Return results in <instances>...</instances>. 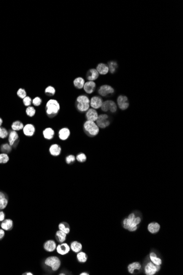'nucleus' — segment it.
Listing matches in <instances>:
<instances>
[{
	"label": "nucleus",
	"mask_w": 183,
	"mask_h": 275,
	"mask_svg": "<svg viewBox=\"0 0 183 275\" xmlns=\"http://www.w3.org/2000/svg\"><path fill=\"white\" fill-rule=\"evenodd\" d=\"M142 218L135 213H132L122 221V226L129 232H135L137 230L138 225L141 223Z\"/></svg>",
	"instance_id": "obj_1"
},
{
	"label": "nucleus",
	"mask_w": 183,
	"mask_h": 275,
	"mask_svg": "<svg viewBox=\"0 0 183 275\" xmlns=\"http://www.w3.org/2000/svg\"><path fill=\"white\" fill-rule=\"evenodd\" d=\"M60 105L57 100H49L46 103V114L49 118H54L59 113Z\"/></svg>",
	"instance_id": "obj_2"
},
{
	"label": "nucleus",
	"mask_w": 183,
	"mask_h": 275,
	"mask_svg": "<svg viewBox=\"0 0 183 275\" xmlns=\"http://www.w3.org/2000/svg\"><path fill=\"white\" fill-rule=\"evenodd\" d=\"M84 131L89 137H94L98 135L99 128L95 122L87 120L84 125Z\"/></svg>",
	"instance_id": "obj_3"
},
{
	"label": "nucleus",
	"mask_w": 183,
	"mask_h": 275,
	"mask_svg": "<svg viewBox=\"0 0 183 275\" xmlns=\"http://www.w3.org/2000/svg\"><path fill=\"white\" fill-rule=\"evenodd\" d=\"M90 100L88 97L84 95H81L77 97L76 100V106L77 110L81 112H87L89 109Z\"/></svg>",
	"instance_id": "obj_4"
},
{
	"label": "nucleus",
	"mask_w": 183,
	"mask_h": 275,
	"mask_svg": "<svg viewBox=\"0 0 183 275\" xmlns=\"http://www.w3.org/2000/svg\"><path fill=\"white\" fill-rule=\"evenodd\" d=\"M45 264L46 266L51 267L52 271H56L59 269L62 262L58 256H51L45 259Z\"/></svg>",
	"instance_id": "obj_5"
},
{
	"label": "nucleus",
	"mask_w": 183,
	"mask_h": 275,
	"mask_svg": "<svg viewBox=\"0 0 183 275\" xmlns=\"http://www.w3.org/2000/svg\"><path fill=\"white\" fill-rule=\"evenodd\" d=\"M161 269V266L156 265L152 262H148L144 267V272L146 275H154L158 273Z\"/></svg>",
	"instance_id": "obj_6"
},
{
	"label": "nucleus",
	"mask_w": 183,
	"mask_h": 275,
	"mask_svg": "<svg viewBox=\"0 0 183 275\" xmlns=\"http://www.w3.org/2000/svg\"><path fill=\"white\" fill-rule=\"evenodd\" d=\"M96 122L97 125L102 129H104L110 125L109 116L106 114H101L98 116Z\"/></svg>",
	"instance_id": "obj_7"
},
{
	"label": "nucleus",
	"mask_w": 183,
	"mask_h": 275,
	"mask_svg": "<svg viewBox=\"0 0 183 275\" xmlns=\"http://www.w3.org/2000/svg\"><path fill=\"white\" fill-rule=\"evenodd\" d=\"M102 109L104 112L110 111L112 113H115L117 111V105L116 103L113 101H106L102 103V105L101 107Z\"/></svg>",
	"instance_id": "obj_8"
},
{
	"label": "nucleus",
	"mask_w": 183,
	"mask_h": 275,
	"mask_svg": "<svg viewBox=\"0 0 183 275\" xmlns=\"http://www.w3.org/2000/svg\"><path fill=\"white\" fill-rule=\"evenodd\" d=\"M127 269L128 273L131 274H137L142 269V265L139 262H133L128 265Z\"/></svg>",
	"instance_id": "obj_9"
},
{
	"label": "nucleus",
	"mask_w": 183,
	"mask_h": 275,
	"mask_svg": "<svg viewBox=\"0 0 183 275\" xmlns=\"http://www.w3.org/2000/svg\"><path fill=\"white\" fill-rule=\"evenodd\" d=\"M56 251L58 253L61 255H65L69 253L70 251V245L67 243H60L59 244L57 245Z\"/></svg>",
	"instance_id": "obj_10"
},
{
	"label": "nucleus",
	"mask_w": 183,
	"mask_h": 275,
	"mask_svg": "<svg viewBox=\"0 0 183 275\" xmlns=\"http://www.w3.org/2000/svg\"><path fill=\"white\" fill-rule=\"evenodd\" d=\"M117 105L122 110H126L129 107V102L126 96L121 95L117 98Z\"/></svg>",
	"instance_id": "obj_11"
},
{
	"label": "nucleus",
	"mask_w": 183,
	"mask_h": 275,
	"mask_svg": "<svg viewBox=\"0 0 183 275\" xmlns=\"http://www.w3.org/2000/svg\"><path fill=\"white\" fill-rule=\"evenodd\" d=\"M18 139H19V135L17 134L16 131L11 130L9 133L8 135V142L9 145L11 146H14L15 144L18 143Z\"/></svg>",
	"instance_id": "obj_12"
},
{
	"label": "nucleus",
	"mask_w": 183,
	"mask_h": 275,
	"mask_svg": "<svg viewBox=\"0 0 183 275\" xmlns=\"http://www.w3.org/2000/svg\"><path fill=\"white\" fill-rule=\"evenodd\" d=\"M98 92L102 96H106L109 94H113L114 92V89L109 85H104L100 87L99 89L98 90Z\"/></svg>",
	"instance_id": "obj_13"
},
{
	"label": "nucleus",
	"mask_w": 183,
	"mask_h": 275,
	"mask_svg": "<svg viewBox=\"0 0 183 275\" xmlns=\"http://www.w3.org/2000/svg\"><path fill=\"white\" fill-rule=\"evenodd\" d=\"M57 248V243L54 240H47L43 244V248L47 252H53Z\"/></svg>",
	"instance_id": "obj_14"
},
{
	"label": "nucleus",
	"mask_w": 183,
	"mask_h": 275,
	"mask_svg": "<svg viewBox=\"0 0 183 275\" xmlns=\"http://www.w3.org/2000/svg\"><path fill=\"white\" fill-rule=\"evenodd\" d=\"M86 117L87 120L95 122H96V120L98 119V114L97 111H95L94 109L91 108V109H89L88 111H87Z\"/></svg>",
	"instance_id": "obj_15"
},
{
	"label": "nucleus",
	"mask_w": 183,
	"mask_h": 275,
	"mask_svg": "<svg viewBox=\"0 0 183 275\" xmlns=\"http://www.w3.org/2000/svg\"><path fill=\"white\" fill-rule=\"evenodd\" d=\"M102 100L100 97L94 96L91 98L90 101V105L93 109H98L102 107Z\"/></svg>",
	"instance_id": "obj_16"
},
{
	"label": "nucleus",
	"mask_w": 183,
	"mask_h": 275,
	"mask_svg": "<svg viewBox=\"0 0 183 275\" xmlns=\"http://www.w3.org/2000/svg\"><path fill=\"white\" fill-rule=\"evenodd\" d=\"M160 225L156 222H151L148 225V230L151 234H156L160 231Z\"/></svg>",
	"instance_id": "obj_17"
},
{
	"label": "nucleus",
	"mask_w": 183,
	"mask_h": 275,
	"mask_svg": "<svg viewBox=\"0 0 183 275\" xmlns=\"http://www.w3.org/2000/svg\"><path fill=\"white\" fill-rule=\"evenodd\" d=\"M0 226L2 229L5 231H11L13 228V221L9 218L5 219L2 221Z\"/></svg>",
	"instance_id": "obj_18"
},
{
	"label": "nucleus",
	"mask_w": 183,
	"mask_h": 275,
	"mask_svg": "<svg viewBox=\"0 0 183 275\" xmlns=\"http://www.w3.org/2000/svg\"><path fill=\"white\" fill-rule=\"evenodd\" d=\"M23 133L27 136H32L35 134V127L32 124H27L24 127L23 129Z\"/></svg>",
	"instance_id": "obj_19"
},
{
	"label": "nucleus",
	"mask_w": 183,
	"mask_h": 275,
	"mask_svg": "<svg viewBox=\"0 0 183 275\" xmlns=\"http://www.w3.org/2000/svg\"><path fill=\"white\" fill-rule=\"evenodd\" d=\"M95 87H96V84L94 81H89L84 83V90L86 93L88 94H91L92 92H94V90L95 89Z\"/></svg>",
	"instance_id": "obj_20"
},
{
	"label": "nucleus",
	"mask_w": 183,
	"mask_h": 275,
	"mask_svg": "<svg viewBox=\"0 0 183 275\" xmlns=\"http://www.w3.org/2000/svg\"><path fill=\"white\" fill-rule=\"evenodd\" d=\"M99 74L97 69H91L87 73L86 78L89 81H93L99 77Z\"/></svg>",
	"instance_id": "obj_21"
},
{
	"label": "nucleus",
	"mask_w": 183,
	"mask_h": 275,
	"mask_svg": "<svg viewBox=\"0 0 183 275\" xmlns=\"http://www.w3.org/2000/svg\"><path fill=\"white\" fill-rule=\"evenodd\" d=\"M49 151L52 156H59L61 153L62 148L59 145H58L57 144H53L50 147Z\"/></svg>",
	"instance_id": "obj_22"
},
{
	"label": "nucleus",
	"mask_w": 183,
	"mask_h": 275,
	"mask_svg": "<svg viewBox=\"0 0 183 275\" xmlns=\"http://www.w3.org/2000/svg\"><path fill=\"white\" fill-rule=\"evenodd\" d=\"M70 249L73 251V252L77 253L82 251V245L80 242L78 241H73L70 243Z\"/></svg>",
	"instance_id": "obj_23"
},
{
	"label": "nucleus",
	"mask_w": 183,
	"mask_h": 275,
	"mask_svg": "<svg viewBox=\"0 0 183 275\" xmlns=\"http://www.w3.org/2000/svg\"><path fill=\"white\" fill-rule=\"evenodd\" d=\"M149 257H150V261L154 264L156 265H159V266H161L162 264V259L158 257L157 254L155 252H151L149 255Z\"/></svg>",
	"instance_id": "obj_24"
},
{
	"label": "nucleus",
	"mask_w": 183,
	"mask_h": 275,
	"mask_svg": "<svg viewBox=\"0 0 183 275\" xmlns=\"http://www.w3.org/2000/svg\"><path fill=\"white\" fill-rule=\"evenodd\" d=\"M70 131L69 129L66 127L63 128L59 131V137L62 140H66L70 136Z\"/></svg>",
	"instance_id": "obj_25"
},
{
	"label": "nucleus",
	"mask_w": 183,
	"mask_h": 275,
	"mask_svg": "<svg viewBox=\"0 0 183 275\" xmlns=\"http://www.w3.org/2000/svg\"><path fill=\"white\" fill-rule=\"evenodd\" d=\"M67 238V234L65 233L64 232H62L60 230L57 231L56 233V240L59 242V243H63L66 240Z\"/></svg>",
	"instance_id": "obj_26"
},
{
	"label": "nucleus",
	"mask_w": 183,
	"mask_h": 275,
	"mask_svg": "<svg viewBox=\"0 0 183 275\" xmlns=\"http://www.w3.org/2000/svg\"><path fill=\"white\" fill-rule=\"evenodd\" d=\"M97 69L98 72L100 74L105 75L109 72V67L107 65L104 63H99L97 65Z\"/></svg>",
	"instance_id": "obj_27"
},
{
	"label": "nucleus",
	"mask_w": 183,
	"mask_h": 275,
	"mask_svg": "<svg viewBox=\"0 0 183 275\" xmlns=\"http://www.w3.org/2000/svg\"><path fill=\"white\" fill-rule=\"evenodd\" d=\"M43 135L47 140H52L54 138V131L51 127H47L43 130Z\"/></svg>",
	"instance_id": "obj_28"
},
{
	"label": "nucleus",
	"mask_w": 183,
	"mask_h": 275,
	"mask_svg": "<svg viewBox=\"0 0 183 275\" xmlns=\"http://www.w3.org/2000/svg\"><path fill=\"white\" fill-rule=\"evenodd\" d=\"M59 229L62 231V232H64L66 234H69L70 232V225L66 222H62L60 223L58 225Z\"/></svg>",
	"instance_id": "obj_29"
},
{
	"label": "nucleus",
	"mask_w": 183,
	"mask_h": 275,
	"mask_svg": "<svg viewBox=\"0 0 183 275\" xmlns=\"http://www.w3.org/2000/svg\"><path fill=\"white\" fill-rule=\"evenodd\" d=\"M76 258L78 262L80 263H85L88 260V255H87V254L82 251H80L77 253Z\"/></svg>",
	"instance_id": "obj_30"
},
{
	"label": "nucleus",
	"mask_w": 183,
	"mask_h": 275,
	"mask_svg": "<svg viewBox=\"0 0 183 275\" xmlns=\"http://www.w3.org/2000/svg\"><path fill=\"white\" fill-rule=\"evenodd\" d=\"M84 80L81 77H78L76 78L74 81V85L76 89H81L84 88Z\"/></svg>",
	"instance_id": "obj_31"
},
{
	"label": "nucleus",
	"mask_w": 183,
	"mask_h": 275,
	"mask_svg": "<svg viewBox=\"0 0 183 275\" xmlns=\"http://www.w3.org/2000/svg\"><path fill=\"white\" fill-rule=\"evenodd\" d=\"M11 127L13 130L16 131L23 129L24 127V125L22 122H20L19 120H16L12 123Z\"/></svg>",
	"instance_id": "obj_32"
},
{
	"label": "nucleus",
	"mask_w": 183,
	"mask_h": 275,
	"mask_svg": "<svg viewBox=\"0 0 183 275\" xmlns=\"http://www.w3.org/2000/svg\"><path fill=\"white\" fill-rule=\"evenodd\" d=\"M1 151L3 153L8 154L11 152L12 151V146H10L8 143L3 144L0 147Z\"/></svg>",
	"instance_id": "obj_33"
},
{
	"label": "nucleus",
	"mask_w": 183,
	"mask_h": 275,
	"mask_svg": "<svg viewBox=\"0 0 183 275\" xmlns=\"http://www.w3.org/2000/svg\"><path fill=\"white\" fill-rule=\"evenodd\" d=\"M45 92L47 96H48L49 97H52L55 94L56 90L54 89V87L49 86L45 89Z\"/></svg>",
	"instance_id": "obj_34"
},
{
	"label": "nucleus",
	"mask_w": 183,
	"mask_h": 275,
	"mask_svg": "<svg viewBox=\"0 0 183 275\" xmlns=\"http://www.w3.org/2000/svg\"><path fill=\"white\" fill-rule=\"evenodd\" d=\"M109 70L111 73H114L116 72L117 68H118V65L116 62L111 61L109 63Z\"/></svg>",
	"instance_id": "obj_35"
},
{
	"label": "nucleus",
	"mask_w": 183,
	"mask_h": 275,
	"mask_svg": "<svg viewBox=\"0 0 183 275\" xmlns=\"http://www.w3.org/2000/svg\"><path fill=\"white\" fill-rule=\"evenodd\" d=\"M9 160V157L7 154H0V164H6Z\"/></svg>",
	"instance_id": "obj_36"
},
{
	"label": "nucleus",
	"mask_w": 183,
	"mask_h": 275,
	"mask_svg": "<svg viewBox=\"0 0 183 275\" xmlns=\"http://www.w3.org/2000/svg\"><path fill=\"white\" fill-rule=\"evenodd\" d=\"M8 200L7 197L3 198L0 200V210H3L6 208L8 205Z\"/></svg>",
	"instance_id": "obj_37"
},
{
	"label": "nucleus",
	"mask_w": 183,
	"mask_h": 275,
	"mask_svg": "<svg viewBox=\"0 0 183 275\" xmlns=\"http://www.w3.org/2000/svg\"><path fill=\"white\" fill-rule=\"evenodd\" d=\"M35 113H36V110L34 107H33L32 106L27 107V108L26 109V114H27V116L32 117L35 116Z\"/></svg>",
	"instance_id": "obj_38"
},
{
	"label": "nucleus",
	"mask_w": 183,
	"mask_h": 275,
	"mask_svg": "<svg viewBox=\"0 0 183 275\" xmlns=\"http://www.w3.org/2000/svg\"><path fill=\"white\" fill-rule=\"evenodd\" d=\"M8 135H9V132L7 131V130L5 127H0V138L4 139V138H7Z\"/></svg>",
	"instance_id": "obj_39"
},
{
	"label": "nucleus",
	"mask_w": 183,
	"mask_h": 275,
	"mask_svg": "<svg viewBox=\"0 0 183 275\" xmlns=\"http://www.w3.org/2000/svg\"><path fill=\"white\" fill-rule=\"evenodd\" d=\"M16 94H17V96H18L19 98H22V99H24L25 97L27 96V92L25 91V89H23V88H20V89L18 90Z\"/></svg>",
	"instance_id": "obj_40"
},
{
	"label": "nucleus",
	"mask_w": 183,
	"mask_h": 275,
	"mask_svg": "<svg viewBox=\"0 0 183 275\" xmlns=\"http://www.w3.org/2000/svg\"><path fill=\"white\" fill-rule=\"evenodd\" d=\"M76 160L80 163H84L86 161V156L85 154L82 153L78 154L76 156Z\"/></svg>",
	"instance_id": "obj_41"
},
{
	"label": "nucleus",
	"mask_w": 183,
	"mask_h": 275,
	"mask_svg": "<svg viewBox=\"0 0 183 275\" xmlns=\"http://www.w3.org/2000/svg\"><path fill=\"white\" fill-rule=\"evenodd\" d=\"M76 158L75 156L74 155H69L68 156L66 157L65 158V162L67 163V164H71L75 162Z\"/></svg>",
	"instance_id": "obj_42"
},
{
	"label": "nucleus",
	"mask_w": 183,
	"mask_h": 275,
	"mask_svg": "<svg viewBox=\"0 0 183 275\" xmlns=\"http://www.w3.org/2000/svg\"><path fill=\"white\" fill-rule=\"evenodd\" d=\"M23 103H24V105H25L26 107H29V106H30V105H31V103H32V100H31V98H30V97H29V96H27V97H25L24 99H23Z\"/></svg>",
	"instance_id": "obj_43"
},
{
	"label": "nucleus",
	"mask_w": 183,
	"mask_h": 275,
	"mask_svg": "<svg viewBox=\"0 0 183 275\" xmlns=\"http://www.w3.org/2000/svg\"><path fill=\"white\" fill-rule=\"evenodd\" d=\"M32 103L36 107H38L39 105H40L42 103V100L40 97H36L34 98V100L32 101Z\"/></svg>",
	"instance_id": "obj_44"
},
{
	"label": "nucleus",
	"mask_w": 183,
	"mask_h": 275,
	"mask_svg": "<svg viewBox=\"0 0 183 275\" xmlns=\"http://www.w3.org/2000/svg\"><path fill=\"white\" fill-rule=\"evenodd\" d=\"M5 219V214L2 211H0V222H2Z\"/></svg>",
	"instance_id": "obj_45"
},
{
	"label": "nucleus",
	"mask_w": 183,
	"mask_h": 275,
	"mask_svg": "<svg viewBox=\"0 0 183 275\" xmlns=\"http://www.w3.org/2000/svg\"><path fill=\"white\" fill-rule=\"evenodd\" d=\"M5 230H3L2 229H0V240H1L2 239H3V238L5 237Z\"/></svg>",
	"instance_id": "obj_46"
},
{
	"label": "nucleus",
	"mask_w": 183,
	"mask_h": 275,
	"mask_svg": "<svg viewBox=\"0 0 183 275\" xmlns=\"http://www.w3.org/2000/svg\"><path fill=\"white\" fill-rule=\"evenodd\" d=\"M7 196H6V194L4 193V192H3L0 191V200L1 199H2L3 198H5V197H7Z\"/></svg>",
	"instance_id": "obj_47"
},
{
	"label": "nucleus",
	"mask_w": 183,
	"mask_h": 275,
	"mask_svg": "<svg viewBox=\"0 0 183 275\" xmlns=\"http://www.w3.org/2000/svg\"><path fill=\"white\" fill-rule=\"evenodd\" d=\"M23 275H33V273H30V272H28V273H23Z\"/></svg>",
	"instance_id": "obj_48"
},
{
	"label": "nucleus",
	"mask_w": 183,
	"mask_h": 275,
	"mask_svg": "<svg viewBox=\"0 0 183 275\" xmlns=\"http://www.w3.org/2000/svg\"><path fill=\"white\" fill-rule=\"evenodd\" d=\"M80 275H89V274L88 273H82L80 274Z\"/></svg>",
	"instance_id": "obj_49"
},
{
	"label": "nucleus",
	"mask_w": 183,
	"mask_h": 275,
	"mask_svg": "<svg viewBox=\"0 0 183 275\" xmlns=\"http://www.w3.org/2000/svg\"><path fill=\"white\" fill-rule=\"evenodd\" d=\"M3 123V120L1 118H0V127H1Z\"/></svg>",
	"instance_id": "obj_50"
}]
</instances>
